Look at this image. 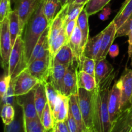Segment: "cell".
<instances>
[{"mask_svg": "<svg viewBox=\"0 0 132 132\" xmlns=\"http://www.w3.org/2000/svg\"><path fill=\"white\" fill-rule=\"evenodd\" d=\"M11 1V3H15V0H10Z\"/></svg>", "mask_w": 132, "mask_h": 132, "instance_id": "52", "label": "cell"}, {"mask_svg": "<svg viewBox=\"0 0 132 132\" xmlns=\"http://www.w3.org/2000/svg\"><path fill=\"white\" fill-rule=\"evenodd\" d=\"M131 30H132V14L123 23V24L119 29H117L116 38L128 36V33Z\"/></svg>", "mask_w": 132, "mask_h": 132, "instance_id": "38", "label": "cell"}, {"mask_svg": "<svg viewBox=\"0 0 132 132\" xmlns=\"http://www.w3.org/2000/svg\"><path fill=\"white\" fill-rule=\"evenodd\" d=\"M111 12H112V10H111L110 6L104 7L102 10L100 14H99V18H100V19L101 21H106L109 18V16L111 14Z\"/></svg>", "mask_w": 132, "mask_h": 132, "instance_id": "42", "label": "cell"}, {"mask_svg": "<svg viewBox=\"0 0 132 132\" xmlns=\"http://www.w3.org/2000/svg\"><path fill=\"white\" fill-rule=\"evenodd\" d=\"M95 64L96 62L94 59L83 56L81 64L78 67V71H84L95 77Z\"/></svg>", "mask_w": 132, "mask_h": 132, "instance_id": "33", "label": "cell"}, {"mask_svg": "<svg viewBox=\"0 0 132 132\" xmlns=\"http://www.w3.org/2000/svg\"><path fill=\"white\" fill-rule=\"evenodd\" d=\"M89 0H72L70 3H84L86 4Z\"/></svg>", "mask_w": 132, "mask_h": 132, "instance_id": "47", "label": "cell"}, {"mask_svg": "<svg viewBox=\"0 0 132 132\" xmlns=\"http://www.w3.org/2000/svg\"><path fill=\"white\" fill-rule=\"evenodd\" d=\"M35 88L24 95L16 97V103L23 109L24 119H32L38 118L34 102Z\"/></svg>", "mask_w": 132, "mask_h": 132, "instance_id": "13", "label": "cell"}, {"mask_svg": "<svg viewBox=\"0 0 132 132\" xmlns=\"http://www.w3.org/2000/svg\"><path fill=\"white\" fill-rule=\"evenodd\" d=\"M50 132H59V130H58L57 128L56 125H55V126H54V127L53 128L52 130L51 131H50Z\"/></svg>", "mask_w": 132, "mask_h": 132, "instance_id": "50", "label": "cell"}, {"mask_svg": "<svg viewBox=\"0 0 132 132\" xmlns=\"http://www.w3.org/2000/svg\"><path fill=\"white\" fill-rule=\"evenodd\" d=\"M70 110L69 97L60 94L59 99L55 106L52 113L55 124L60 121H64L68 117Z\"/></svg>", "mask_w": 132, "mask_h": 132, "instance_id": "17", "label": "cell"}, {"mask_svg": "<svg viewBox=\"0 0 132 132\" xmlns=\"http://www.w3.org/2000/svg\"><path fill=\"white\" fill-rule=\"evenodd\" d=\"M12 81L14 82L15 97L30 92L40 82L37 79L26 70Z\"/></svg>", "mask_w": 132, "mask_h": 132, "instance_id": "8", "label": "cell"}, {"mask_svg": "<svg viewBox=\"0 0 132 132\" xmlns=\"http://www.w3.org/2000/svg\"><path fill=\"white\" fill-rule=\"evenodd\" d=\"M131 127H130V126L127 125V126H125L123 129H122L121 131H119V132H130V130H131Z\"/></svg>", "mask_w": 132, "mask_h": 132, "instance_id": "49", "label": "cell"}, {"mask_svg": "<svg viewBox=\"0 0 132 132\" xmlns=\"http://www.w3.org/2000/svg\"><path fill=\"white\" fill-rule=\"evenodd\" d=\"M127 123L128 126L132 128V104L128 108Z\"/></svg>", "mask_w": 132, "mask_h": 132, "instance_id": "46", "label": "cell"}, {"mask_svg": "<svg viewBox=\"0 0 132 132\" xmlns=\"http://www.w3.org/2000/svg\"><path fill=\"white\" fill-rule=\"evenodd\" d=\"M61 1V5L62 6H64L65 5H68V4H70L72 1V0H60Z\"/></svg>", "mask_w": 132, "mask_h": 132, "instance_id": "48", "label": "cell"}, {"mask_svg": "<svg viewBox=\"0 0 132 132\" xmlns=\"http://www.w3.org/2000/svg\"><path fill=\"white\" fill-rule=\"evenodd\" d=\"M1 99V106L4 104H10L14 106L15 102H16V97L14 93V82L11 80L9 87L7 91L5 94Z\"/></svg>", "mask_w": 132, "mask_h": 132, "instance_id": "36", "label": "cell"}, {"mask_svg": "<svg viewBox=\"0 0 132 132\" xmlns=\"http://www.w3.org/2000/svg\"><path fill=\"white\" fill-rule=\"evenodd\" d=\"M66 122H67V124L70 132H79L78 126H77V122H76V120H75L74 117H73V115L71 112L70 109L69 110V112H68V117L66 119Z\"/></svg>", "mask_w": 132, "mask_h": 132, "instance_id": "40", "label": "cell"}, {"mask_svg": "<svg viewBox=\"0 0 132 132\" xmlns=\"http://www.w3.org/2000/svg\"><path fill=\"white\" fill-rule=\"evenodd\" d=\"M11 80V77L8 73L3 76L1 78V81H0V97L1 98L3 97L6 92L7 91Z\"/></svg>", "mask_w": 132, "mask_h": 132, "instance_id": "39", "label": "cell"}, {"mask_svg": "<svg viewBox=\"0 0 132 132\" xmlns=\"http://www.w3.org/2000/svg\"><path fill=\"white\" fill-rule=\"evenodd\" d=\"M77 24V19H74V20H72L68 22V23L65 24V26H64V27H65L66 34H67V38H68V41H69L71 36H72V34H73V31H74Z\"/></svg>", "mask_w": 132, "mask_h": 132, "instance_id": "41", "label": "cell"}, {"mask_svg": "<svg viewBox=\"0 0 132 132\" xmlns=\"http://www.w3.org/2000/svg\"><path fill=\"white\" fill-rule=\"evenodd\" d=\"M128 59H132V30L130 31L128 34Z\"/></svg>", "mask_w": 132, "mask_h": 132, "instance_id": "45", "label": "cell"}, {"mask_svg": "<svg viewBox=\"0 0 132 132\" xmlns=\"http://www.w3.org/2000/svg\"><path fill=\"white\" fill-rule=\"evenodd\" d=\"M43 12L49 23H51L61 9L60 0H43Z\"/></svg>", "mask_w": 132, "mask_h": 132, "instance_id": "25", "label": "cell"}, {"mask_svg": "<svg viewBox=\"0 0 132 132\" xmlns=\"http://www.w3.org/2000/svg\"><path fill=\"white\" fill-rule=\"evenodd\" d=\"M68 66L61 64H53L50 73V82L54 85L55 88L62 94L63 79L67 72Z\"/></svg>", "mask_w": 132, "mask_h": 132, "instance_id": "18", "label": "cell"}, {"mask_svg": "<svg viewBox=\"0 0 132 132\" xmlns=\"http://www.w3.org/2000/svg\"><path fill=\"white\" fill-rule=\"evenodd\" d=\"M10 0H1L0 1V23L8 17L12 10H11Z\"/></svg>", "mask_w": 132, "mask_h": 132, "instance_id": "37", "label": "cell"}, {"mask_svg": "<svg viewBox=\"0 0 132 132\" xmlns=\"http://www.w3.org/2000/svg\"><path fill=\"white\" fill-rule=\"evenodd\" d=\"M111 0H89L85 5V9L88 16L94 15L103 10Z\"/></svg>", "mask_w": 132, "mask_h": 132, "instance_id": "31", "label": "cell"}, {"mask_svg": "<svg viewBox=\"0 0 132 132\" xmlns=\"http://www.w3.org/2000/svg\"><path fill=\"white\" fill-rule=\"evenodd\" d=\"M84 3H70L65 5L64 21V24L70 21L77 19L79 14L85 7Z\"/></svg>", "mask_w": 132, "mask_h": 132, "instance_id": "28", "label": "cell"}, {"mask_svg": "<svg viewBox=\"0 0 132 132\" xmlns=\"http://www.w3.org/2000/svg\"><path fill=\"white\" fill-rule=\"evenodd\" d=\"M86 132H97L96 131L94 130V129H91V130H88Z\"/></svg>", "mask_w": 132, "mask_h": 132, "instance_id": "51", "label": "cell"}, {"mask_svg": "<svg viewBox=\"0 0 132 132\" xmlns=\"http://www.w3.org/2000/svg\"><path fill=\"white\" fill-rule=\"evenodd\" d=\"M34 102L37 114L41 119L44 108L48 102L45 84L39 82L35 88Z\"/></svg>", "mask_w": 132, "mask_h": 132, "instance_id": "22", "label": "cell"}, {"mask_svg": "<svg viewBox=\"0 0 132 132\" xmlns=\"http://www.w3.org/2000/svg\"><path fill=\"white\" fill-rule=\"evenodd\" d=\"M108 54L112 58L116 57L119 54V48L118 45L117 44H113L110 48Z\"/></svg>", "mask_w": 132, "mask_h": 132, "instance_id": "43", "label": "cell"}, {"mask_svg": "<svg viewBox=\"0 0 132 132\" xmlns=\"http://www.w3.org/2000/svg\"><path fill=\"white\" fill-rule=\"evenodd\" d=\"M117 27L116 23L112 21L102 32H103V37H102L101 46L100 51L98 54L96 61L101 60L106 57L109 52L110 46L113 45V43L116 39V33H117Z\"/></svg>", "mask_w": 132, "mask_h": 132, "instance_id": "14", "label": "cell"}, {"mask_svg": "<svg viewBox=\"0 0 132 132\" xmlns=\"http://www.w3.org/2000/svg\"><path fill=\"white\" fill-rule=\"evenodd\" d=\"M68 43L73 53L76 62L77 63V68H78L83 57L84 48L82 45V32L77 24L68 41Z\"/></svg>", "mask_w": 132, "mask_h": 132, "instance_id": "16", "label": "cell"}, {"mask_svg": "<svg viewBox=\"0 0 132 132\" xmlns=\"http://www.w3.org/2000/svg\"><path fill=\"white\" fill-rule=\"evenodd\" d=\"M70 109L76 120L79 128V132H86V128L84 122L82 113L80 110L78 103V96L77 95H72L69 97Z\"/></svg>", "mask_w": 132, "mask_h": 132, "instance_id": "21", "label": "cell"}, {"mask_svg": "<svg viewBox=\"0 0 132 132\" xmlns=\"http://www.w3.org/2000/svg\"><path fill=\"white\" fill-rule=\"evenodd\" d=\"M77 65L76 62L72 63L68 67L63 79L62 94L67 97L77 95L79 91Z\"/></svg>", "mask_w": 132, "mask_h": 132, "instance_id": "10", "label": "cell"}, {"mask_svg": "<svg viewBox=\"0 0 132 132\" xmlns=\"http://www.w3.org/2000/svg\"><path fill=\"white\" fill-rule=\"evenodd\" d=\"M130 132H132V128H131V130H130Z\"/></svg>", "mask_w": 132, "mask_h": 132, "instance_id": "54", "label": "cell"}, {"mask_svg": "<svg viewBox=\"0 0 132 132\" xmlns=\"http://www.w3.org/2000/svg\"><path fill=\"white\" fill-rule=\"evenodd\" d=\"M56 125L57 128L59 130V132H70L69 128L68 127L67 122L66 121H60V122H57L55 124Z\"/></svg>", "mask_w": 132, "mask_h": 132, "instance_id": "44", "label": "cell"}, {"mask_svg": "<svg viewBox=\"0 0 132 132\" xmlns=\"http://www.w3.org/2000/svg\"><path fill=\"white\" fill-rule=\"evenodd\" d=\"M45 89H46L48 102L49 104H50L52 112H53L61 94L55 88L54 85L51 83L50 81L46 82L45 84Z\"/></svg>", "mask_w": 132, "mask_h": 132, "instance_id": "32", "label": "cell"}, {"mask_svg": "<svg viewBox=\"0 0 132 132\" xmlns=\"http://www.w3.org/2000/svg\"><path fill=\"white\" fill-rule=\"evenodd\" d=\"M77 76L79 88H81L90 92H93L96 89L97 82L94 76L82 70L78 71Z\"/></svg>", "mask_w": 132, "mask_h": 132, "instance_id": "27", "label": "cell"}, {"mask_svg": "<svg viewBox=\"0 0 132 132\" xmlns=\"http://www.w3.org/2000/svg\"><path fill=\"white\" fill-rule=\"evenodd\" d=\"M9 27L13 47L18 36L23 35L21 32L19 15L15 9L12 10L9 15Z\"/></svg>", "mask_w": 132, "mask_h": 132, "instance_id": "23", "label": "cell"}, {"mask_svg": "<svg viewBox=\"0 0 132 132\" xmlns=\"http://www.w3.org/2000/svg\"><path fill=\"white\" fill-rule=\"evenodd\" d=\"M49 26L41 35L39 39L35 46L30 58L28 62V65L36 59H42L50 55V45H49L48 40Z\"/></svg>", "mask_w": 132, "mask_h": 132, "instance_id": "15", "label": "cell"}, {"mask_svg": "<svg viewBox=\"0 0 132 132\" xmlns=\"http://www.w3.org/2000/svg\"><path fill=\"white\" fill-rule=\"evenodd\" d=\"M4 132H26L24 114L21 107L19 106L15 112L14 121L9 125H5Z\"/></svg>", "mask_w": 132, "mask_h": 132, "instance_id": "24", "label": "cell"}, {"mask_svg": "<svg viewBox=\"0 0 132 132\" xmlns=\"http://www.w3.org/2000/svg\"><path fill=\"white\" fill-rule=\"evenodd\" d=\"M109 88H96L93 97V129L97 132H112V123L108 111V101Z\"/></svg>", "mask_w": 132, "mask_h": 132, "instance_id": "2", "label": "cell"}, {"mask_svg": "<svg viewBox=\"0 0 132 132\" xmlns=\"http://www.w3.org/2000/svg\"><path fill=\"white\" fill-rule=\"evenodd\" d=\"M52 65V57L50 54L32 61L28 64L26 70L37 79L41 83L45 84L50 79Z\"/></svg>", "mask_w": 132, "mask_h": 132, "instance_id": "4", "label": "cell"}, {"mask_svg": "<svg viewBox=\"0 0 132 132\" xmlns=\"http://www.w3.org/2000/svg\"><path fill=\"white\" fill-rule=\"evenodd\" d=\"M78 103L84 122L88 130L93 129V97L94 91L90 92L79 88Z\"/></svg>", "mask_w": 132, "mask_h": 132, "instance_id": "6", "label": "cell"}, {"mask_svg": "<svg viewBox=\"0 0 132 132\" xmlns=\"http://www.w3.org/2000/svg\"><path fill=\"white\" fill-rule=\"evenodd\" d=\"M38 2L39 0H15L14 9L18 12L19 15L20 29L22 34L27 22L33 14Z\"/></svg>", "mask_w": 132, "mask_h": 132, "instance_id": "11", "label": "cell"}, {"mask_svg": "<svg viewBox=\"0 0 132 132\" xmlns=\"http://www.w3.org/2000/svg\"><path fill=\"white\" fill-rule=\"evenodd\" d=\"M24 44L22 36H18L13 46L9 58L8 74L14 80L27 68Z\"/></svg>", "mask_w": 132, "mask_h": 132, "instance_id": "3", "label": "cell"}, {"mask_svg": "<svg viewBox=\"0 0 132 132\" xmlns=\"http://www.w3.org/2000/svg\"><path fill=\"white\" fill-rule=\"evenodd\" d=\"M24 125L26 132H45L39 117L32 119H24Z\"/></svg>", "mask_w": 132, "mask_h": 132, "instance_id": "34", "label": "cell"}, {"mask_svg": "<svg viewBox=\"0 0 132 132\" xmlns=\"http://www.w3.org/2000/svg\"><path fill=\"white\" fill-rule=\"evenodd\" d=\"M88 15L84 9L77 19V26L79 27L82 35V45L85 49V45L89 39Z\"/></svg>", "mask_w": 132, "mask_h": 132, "instance_id": "29", "label": "cell"}, {"mask_svg": "<svg viewBox=\"0 0 132 132\" xmlns=\"http://www.w3.org/2000/svg\"><path fill=\"white\" fill-rule=\"evenodd\" d=\"M131 14L132 0H125L119 11L113 20L116 23L117 29H119Z\"/></svg>", "mask_w": 132, "mask_h": 132, "instance_id": "26", "label": "cell"}, {"mask_svg": "<svg viewBox=\"0 0 132 132\" xmlns=\"http://www.w3.org/2000/svg\"><path fill=\"white\" fill-rule=\"evenodd\" d=\"M95 76L97 87L103 89L110 88L112 81L115 77L114 68L106 58L95 61Z\"/></svg>", "mask_w": 132, "mask_h": 132, "instance_id": "5", "label": "cell"}, {"mask_svg": "<svg viewBox=\"0 0 132 132\" xmlns=\"http://www.w3.org/2000/svg\"><path fill=\"white\" fill-rule=\"evenodd\" d=\"M49 25L50 23L43 12V0H39L36 9L26 24L23 32L24 35L22 36L24 44L27 65L35 46Z\"/></svg>", "mask_w": 132, "mask_h": 132, "instance_id": "1", "label": "cell"}, {"mask_svg": "<svg viewBox=\"0 0 132 132\" xmlns=\"http://www.w3.org/2000/svg\"><path fill=\"white\" fill-rule=\"evenodd\" d=\"M130 104H132V95H131V99H130Z\"/></svg>", "mask_w": 132, "mask_h": 132, "instance_id": "53", "label": "cell"}, {"mask_svg": "<svg viewBox=\"0 0 132 132\" xmlns=\"http://www.w3.org/2000/svg\"><path fill=\"white\" fill-rule=\"evenodd\" d=\"M12 49L9 27V16L0 23V54L3 68L9 66V58Z\"/></svg>", "mask_w": 132, "mask_h": 132, "instance_id": "7", "label": "cell"}, {"mask_svg": "<svg viewBox=\"0 0 132 132\" xmlns=\"http://www.w3.org/2000/svg\"><path fill=\"white\" fill-rule=\"evenodd\" d=\"M40 119L45 128V132H50L55 126L54 116H53L52 112L48 102H47L45 108H44Z\"/></svg>", "mask_w": 132, "mask_h": 132, "instance_id": "30", "label": "cell"}, {"mask_svg": "<svg viewBox=\"0 0 132 132\" xmlns=\"http://www.w3.org/2000/svg\"><path fill=\"white\" fill-rule=\"evenodd\" d=\"M74 62H76L74 55L68 43L63 45L52 57L53 64L57 63L69 66Z\"/></svg>", "mask_w": 132, "mask_h": 132, "instance_id": "20", "label": "cell"}, {"mask_svg": "<svg viewBox=\"0 0 132 132\" xmlns=\"http://www.w3.org/2000/svg\"><path fill=\"white\" fill-rule=\"evenodd\" d=\"M102 37L103 32L101 31L94 37L88 39L84 49L83 56L97 60L101 46Z\"/></svg>", "mask_w": 132, "mask_h": 132, "instance_id": "19", "label": "cell"}, {"mask_svg": "<svg viewBox=\"0 0 132 132\" xmlns=\"http://www.w3.org/2000/svg\"><path fill=\"white\" fill-rule=\"evenodd\" d=\"M121 91V111L131 106L130 99L132 95V70L126 68L119 80L117 81Z\"/></svg>", "mask_w": 132, "mask_h": 132, "instance_id": "9", "label": "cell"}, {"mask_svg": "<svg viewBox=\"0 0 132 132\" xmlns=\"http://www.w3.org/2000/svg\"><path fill=\"white\" fill-rule=\"evenodd\" d=\"M121 91L117 84V81L115 82L110 92L108 101V111L112 123L114 125L115 122L119 118L122 111L121 109Z\"/></svg>", "mask_w": 132, "mask_h": 132, "instance_id": "12", "label": "cell"}, {"mask_svg": "<svg viewBox=\"0 0 132 132\" xmlns=\"http://www.w3.org/2000/svg\"><path fill=\"white\" fill-rule=\"evenodd\" d=\"M15 116L14 106L10 104H4L1 109V118L4 125H8L14 121Z\"/></svg>", "mask_w": 132, "mask_h": 132, "instance_id": "35", "label": "cell"}]
</instances>
